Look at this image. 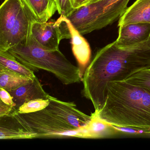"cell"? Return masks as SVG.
Instances as JSON below:
<instances>
[{
    "label": "cell",
    "instance_id": "cell-9",
    "mask_svg": "<svg viewBox=\"0 0 150 150\" xmlns=\"http://www.w3.org/2000/svg\"><path fill=\"white\" fill-rule=\"evenodd\" d=\"M118 27V37L115 42L119 47L138 44L147 40L150 36V23H132Z\"/></svg>",
    "mask_w": 150,
    "mask_h": 150
},
{
    "label": "cell",
    "instance_id": "cell-14",
    "mask_svg": "<svg viewBox=\"0 0 150 150\" xmlns=\"http://www.w3.org/2000/svg\"><path fill=\"white\" fill-rule=\"evenodd\" d=\"M37 21H49L57 11L56 0H21Z\"/></svg>",
    "mask_w": 150,
    "mask_h": 150
},
{
    "label": "cell",
    "instance_id": "cell-4",
    "mask_svg": "<svg viewBox=\"0 0 150 150\" xmlns=\"http://www.w3.org/2000/svg\"><path fill=\"white\" fill-rule=\"evenodd\" d=\"M8 51L32 71H47L57 77L62 84L69 85L82 81L79 67L73 64L59 50H47L30 37Z\"/></svg>",
    "mask_w": 150,
    "mask_h": 150
},
{
    "label": "cell",
    "instance_id": "cell-6",
    "mask_svg": "<svg viewBox=\"0 0 150 150\" xmlns=\"http://www.w3.org/2000/svg\"><path fill=\"white\" fill-rule=\"evenodd\" d=\"M31 36L45 50H59L60 42L63 39L71 38L68 19L61 15L56 21L52 20L46 22L35 21L32 23Z\"/></svg>",
    "mask_w": 150,
    "mask_h": 150
},
{
    "label": "cell",
    "instance_id": "cell-12",
    "mask_svg": "<svg viewBox=\"0 0 150 150\" xmlns=\"http://www.w3.org/2000/svg\"><path fill=\"white\" fill-rule=\"evenodd\" d=\"M8 92L15 103L13 110V112H15L26 103L36 99L46 100L50 96V95L45 91L37 77L32 82Z\"/></svg>",
    "mask_w": 150,
    "mask_h": 150
},
{
    "label": "cell",
    "instance_id": "cell-15",
    "mask_svg": "<svg viewBox=\"0 0 150 150\" xmlns=\"http://www.w3.org/2000/svg\"><path fill=\"white\" fill-rule=\"evenodd\" d=\"M91 120L86 126L88 139L108 137L122 132L119 127L101 118L96 111L91 113Z\"/></svg>",
    "mask_w": 150,
    "mask_h": 150
},
{
    "label": "cell",
    "instance_id": "cell-21",
    "mask_svg": "<svg viewBox=\"0 0 150 150\" xmlns=\"http://www.w3.org/2000/svg\"><path fill=\"white\" fill-rule=\"evenodd\" d=\"M0 98L1 100L6 104L11 105L14 108L15 107V103L9 92L1 87H0Z\"/></svg>",
    "mask_w": 150,
    "mask_h": 150
},
{
    "label": "cell",
    "instance_id": "cell-24",
    "mask_svg": "<svg viewBox=\"0 0 150 150\" xmlns=\"http://www.w3.org/2000/svg\"><path fill=\"white\" fill-rule=\"evenodd\" d=\"M100 1V0H92V1H91V3H90V4L94 3V2H97V1Z\"/></svg>",
    "mask_w": 150,
    "mask_h": 150
},
{
    "label": "cell",
    "instance_id": "cell-8",
    "mask_svg": "<svg viewBox=\"0 0 150 150\" xmlns=\"http://www.w3.org/2000/svg\"><path fill=\"white\" fill-rule=\"evenodd\" d=\"M35 21V20L23 4L14 26L8 33L5 42L0 45V51H8L30 37L32 23Z\"/></svg>",
    "mask_w": 150,
    "mask_h": 150
},
{
    "label": "cell",
    "instance_id": "cell-23",
    "mask_svg": "<svg viewBox=\"0 0 150 150\" xmlns=\"http://www.w3.org/2000/svg\"><path fill=\"white\" fill-rule=\"evenodd\" d=\"M73 6L74 9L89 5L92 0H72Z\"/></svg>",
    "mask_w": 150,
    "mask_h": 150
},
{
    "label": "cell",
    "instance_id": "cell-13",
    "mask_svg": "<svg viewBox=\"0 0 150 150\" xmlns=\"http://www.w3.org/2000/svg\"><path fill=\"white\" fill-rule=\"evenodd\" d=\"M137 23L150 24V0H136L120 17L118 27Z\"/></svg>",
    "mask_w": 150,
    "mask_h": 150
},
{
    "label": "cell",
    "instance_id": "cell-22",
    "mask_svg": "<svg viewBox=\"0 0 150 150\" xmlns=\"http://www.w3.org/2000/svg\"><path fill=\"white\" fill-rule=\"evenodd\" d=\"M14 107L0 100V117L10 115L13 112Z\"/></svg>",
    "mask_w": 150,
    "mask_h": 150
},
{
    "label": "cell",
    "instance_id": "cell-11",
    "mask_svg": "<svg viewBox=\"0 0 150 150\" xmlns=\"http://www.w3.org/2000/svg\"><path fill=\"white\" fill-rule=\"evenodd\" d=\"M68 26L71 34L72 50L78 64L81 75L84 73L90 63L91 50L89 44L68 19Z\"/></svg>",
    "mask_w": 150,
    "mask_h": 150
},
{
    "label": "cell",
    "instance_id": "cell-7",
    "mask_svg": "<svg viewBox=\"0 0 150 150\" xmlns=\"http://www.w3.org/2000/svg\"><path fill=\"white\" fill-rule=\"evenodd\" d=\"M36 133L31 129L20 113L13 112L0 117V139H33Z\"/></svg>",
    "mask_w": 150,
    "mask_h": 150
},
{
    "label": "cell",
    "instance_id": "cell-19",
    "mask_svg": "<svg viewBox=\"0 0 150 150\" xmlns=\"http://www.w3.org/2000/svg\"><path fill=\"white\" fill-rule=\"evenodd\" d=\"M49 99H38L30 101L22 105L17 112L20 114L33 113L43 109L49 105Z\"/></svg>",
    "mask_w": 150,
    "mask_h": 150
},
{
    "label": "cell",
    "instance_id": "cell-10",
    "mask_svg": "<svg viewBox=\"0 0 150 150\" xmlns=\"http://www.w3.org/2000/svg\"><path fill=\"white\" fill-rule=\"evenodd\" d=\"M23 6L21 0H5L0 7V45L5 42Z\"/></svg>",
    "mask_w": 150,
    "mask_h": 150
},
{
    "label": "cell",
    "instance_id": "cell-3",
    "mask_svg": "<svg viewBox=\"0 0 150 150\" xmlns=\"http://www.w3.org/2000/svg\"><path fill=\"white\" fill-rule=\"evenodd\" d=\"M49 105L33 113L21 114L36 133L37 138L87 139L86 126L91 116L82 112L73 102L50 95Z\"/></svg>",
    "mask_w": 150,
    "mask_h": 150
},
{
    "label": "cell",
    "instance_id": "cell-5",
    "mask_svg": "<svg viewBox=\"0 0 150 150\" xmlns=\"http://www.w3.org/2000/svg\"><path fill=\"white\" fill-rule=\"evenodd\" d=\"M130 0H100L74 9L67 17L81 35L112 24L120 19Z\"/></svg>",
    "mask_w": 150,
    "mask_h": 150
},
{
    "label": "cell",
    "instance_id": "cell-18",
    "mask_svg": "<svg viewBox=\"0 0 150 150\" xmlns=\"http://www.w3.org/2000/svg\"><path fill=\"white\" fill-rule=\"evenodd\" d=\"M122 81L150 89V68L141 70Z\"/></svg>",
    "mask_w": 150,
    "mask_h": 150
},
{
    "label": "cell",
    "instance_id": "cell-17",
    "mask_svg": "<svg viewBox=\"0 0 150 150\" xmlns=\"http://www.w3.org/2000/svg\"><path fill=\"white\" fill-rule=\"evenodd\" d=\"M0 65L34 80V71L19 62L8 51H0Z\"/></svg>",
    "mask_w": 150,
    "mask_h": 150
},
{
    "label": "cell",
    "instance_id": "cell-2",
    "mask_svg": "<svg viewBox=\"0 0 150 150\" xmlns=\"http://www.w3.org/2000/svg\"><path fill=\"white\" fill-rule=\"evenodd\" d=\"M96 112L114 126L150 133V89L125 81H109L106 100Z\"/></svg>",
    "mask_w": 150,
    "mask_h": 150
},
{
    "label": "cell",
    "instance_id": "cell-20",
    "mask_svg": "<svg viewBox=\"0 0 150 150\" xmlns=\"http://www.w3.org/2000/svg\"><path fill=\"white\" fill-rule=\"evenodd\" d=\"M57 12L60 16L67 17L74 10L72 0H56Z\"/></svg>",
    "mask_w": 150,
    "mask_h": 150
},
{
    "label": "cell",
    "instance_id": "cell-16",
    "mask_svg": "<svg viewBox=\"0 0 150 150\" xmlns=\"http://www.w3.org/2000/svg\"><path fill=\"white\" fill-rule=\"evenodd\" d=\"M34 80L0 65V87L8 92L29 84Z\"/></svg>",
    "mask_w": 150,
    "mask_h": 150
},
{
    "label": "cell",
    "instance_id": "cell-1",
    "mask_svg": "<svg viewBox=\"0 0 150 150\" xmlns=\"http://www.w3.org/2000/svg\"><path fill=\"white\" fill-rule=\"evenodd\" d=\"M150 68V36L140 43L128 47L113 42L99 50L82 77L83 96L92 102L99 112L107 96V86L111 81H123L134 74Z\"/></svg>",
    "mask_w": 150,
    "mask_h": 150
}]
</instances>
